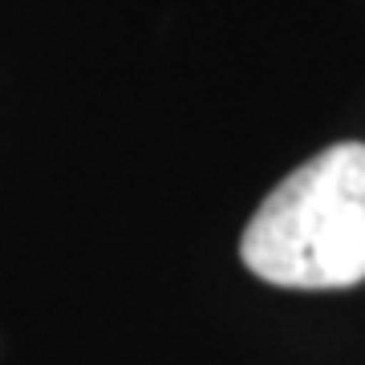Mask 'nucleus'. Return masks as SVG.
<instances>
[{
  "label": "nucleus",
  "instance_id": "obj_1",
  "mask_svg": "<svg viewBox=\"0 0 365 365\" xmlns=\"http://www.w3.org/2000/svg\"><path fill=\"white\" fill-rule=\"evenodd\" d=\"M268 284L325 292L365 280V143H337L276 182L240 240Z\"/></svg>",
  "mask_w": 365,
  "mask_h": 365
}]
</instances>
